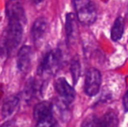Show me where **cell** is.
Listing matches in <instances>:
<instances>
[{"mask_svg":"<svg viewBox=\"0 0 128 127\" xmlns=\"http://www.w3.org/2000/svg\"><path fill=\"white\" fill-rule=\"evenodd\" d=\"M55 90L58 92V94L61 97L63 101L67 105L72 103V101L74 100V89L68 84V82L64 78H60L57 79V81L55 82Z\"/></svg>","mask_w":128,"mask_h":127,"instance_id":"8992f818","label":"cell"},{"mask_svg":"<svg viewBox=\"0 0 128 127\" xmlns=\"http://www.w3.org/2000/svg\"><path fill=\"white\" fill-rule=\"evenodd\" d=\"M33 116L37 121V127H54L56 120L52 114V105L50 102L44 101L36 105Z\"/></svg>","mask_w":128,"mask_h":127,"instance_id":"3957f363","label":"cell"},{"mask_svg":"<svg viewBox=\"0 0 128 127\" xmlns=\"http://www.w3.org/2000/svg\"><path fill=\"white\" fill-rule=\"evenodd\" d=\"M80 72H81L80 64H79V62L78 60H73L71 65V73H72V76L73 83L74 84H77L78 80L79 78V76H80Z\"/></svg>","mask_w":128,"mask_h":127,"instance_id":"5bb4252c","label":"cell"},{"mask_svg":"<svg viewBox=\"0 0 128 127\" xmlns=\"http://www.w3.org/2000/svg\"><path fill=\"white\" fill-rule=\"evenodd\" d=\"M6 16L8 17V29L4 42V48L5 52L10 55L20 44L26 23V12L20 0H10L7 3Z\"/></svg>","mask_w":128,"mask_h":127,"instance_id":"6da1fadb","label":"cell"},{"mask_svg":"<svg viewBox=\"0 0 128 127\" xmlns=\"http://www.w3.org/2000/svg\"><path fill=\"white\" fill-rule=\"evenodd\" d=\"M14 126H15V122L13 120L7 121V122L4 123L2 126H0V127H14Z\"/></svg>","mask_w":128,"mask_h":127,"instance_id":"2e32d148","label":"cell"},{"mask_svg":"<svg viewBox=\"0 0 128 127\" xmlns=\"http://www.w3.org/2000/svg\"><path fill=\"white\" fill-rule=\"evenodd\" d=\"M124 27H125V21L123 17H117L111 31V37L113 41H118L121 38L124 33Z\"/></svg>","mask_w":128,"mask_h":127,"instance_id":"9c48e42d","label":"cell"},{"mask_svg":"<svg viewBox=\"0 0 128 127\" xmlns=\"http://www.w3.org/2000/svg\"><path fill=\"white\" fill-rule=\"evenodd\" d=\"M32 1L35 3H41V2L44 1V0H32Z\"/></svg>","mask_w":128,"mask_h":127,"instance_id":"e0dca14e","label":"cell"},{"mask_svg":"<svg viewBox=\"0 0 128 127\" xmlns=\"http://www.w3.org/2000/svg\"><path fill=\"white\" fill-rule=\"evenodd\" d=\"M62 62V53L59 50L51 51L44 57L39 64L38 73L42 75L44 73H55L59 69Z\"/></svg>","mask_w":128,"mask_h":127,"instance_id":"277c9868","label":"cell"},{"mask_svg":"<svg viewBox=\"0 0 128 127\" xmlns=\"http://www.w3.org/2000/svg\"><path fill=\"white\" fill-rule=\"evenodd\" d=\"M48 29V23L44 17L36 19L32 28V37L35 44H38L44 37Z\"/></svg>","mask_w":128,"mask_h":127,"instance_id":"ba28073f","label":"cell"},{"mask_svg":"<svg viewBox=\"0 0 128 127\" xmlns=\"http://www.w3.org/2000/svg\"><path fill=\"white\" fill-rule=\"evenodd\" d=\"M19 103V98L18 97H12L8 98L4 102L3 107H2V115L4 118H7L10 116L14 112L15 109L17 108Z\"/></svg>","mask_w":128,"mask_h":127,"instance_id":"8fae6325","label":"cell"},{"mask_svg":"<svg viewBox=\"0 0 128 127\" xmlns=\"http://www.w3.org/2000/svg\"><path fill=\"white\" fill-rule=\"evenodd\" d=\"M66 37L69 41L73 39L76 36L77 31V24L75 21L74 15L72 13H68L66 15Z\"/></svg>","mask_w":128,"mask_h":127,"instance_id":"30bf717a","label":"cell"},{"mask_svg":"<svg viewBox=\"0 0 128 127\" xmlns=\"http://www.w3.org/2000/svg\"><path fill=\"white\" fill-rule=\"evenodd\" d=\"M78 20L84 25H91L97 19L96 6L91 0H73Z\"/></svg>","mask_w":128,"mask_h":127,"instance_id":"7a4b0ae2","label":"cell"},{"mask_svg":"<svg viewBox=\"0 0 128 127\" xmlns=\"http://www.w3.org/2000/svg\"><path fill=\"white\" fill-rule=\"evenodd\" d=\"M32 50L30 46L24 45L19 50L17 58L18 69L23 73H26L30 71L32 65Z\"/></svg>","mask_w":128,"mask_h":127,"instance_id":"52a82bcc","label":"cell"},{"mask_svg":"<svg viewBox=\"0 0 128 127\" xmlns=\"http://www.w3.org/2000/svg\"><path fill=\"white\" fill-rule=\"evenodd\" d=\"M81 127H108L104 118H98L96 116L88 117L83 122Z\"/></svg>","mask_w":128,"mask_h":127,"instance_id":"7c38bea8","label":"cell"},{"mask_svg":"<svg viewBox=\"0 0 128 127\" xmlns=\"http://www.w3.org/2000/svg\"><path fill=\"white\" fill-rule=\"evenodd\" d=\"M127 14H128V10H127Z\"/></svg>","mask_w":128,"mask_h":127,"instance_id":"ac0fdd59","label":"cell"},{"mask_svg":"<svg viewBox=\"0 0 128 127\" xmlns=\"http://www.w3.org/2000/svg\"><path fill=\"white\" fill-rule=\"evenodd\" d=\"M123 106L126 112H128V91L123 98Z\"/></svg>","mask_w":128,"mask_h":127,"instance_id":"9a60e30c","label":"cell"},{"mask_svg":"<svg viewBox=\"0 0 128 127\" xmlns=\"http://www.w3.org/2000/svg\"><path fill=\"white\" fill-rule=\"evenodd\" d=\"M101 85V74L100 71L95 68H92L87 71L84 80V92L86 95L95 96L100 89Z\"/></svg>","mask_w":128,"mask_h":127,"instance_id":"5b68a950","label":"cell"},{"mask_svg":"<svg viewBox=\"0 0 128 127\" xmlns=\"http://www.w3.org/2000/svg\"><path fill=\"white\" fill-rule=\"evenodd\" d=\"M103 118L106 120L108 127H118V117L113 112H108L107 113H106L103 116Z\"/></svg>","mask_w":128,"mask_h":127,"instance_id":"4fadbf2b","label":"cell"}]
</instances>
